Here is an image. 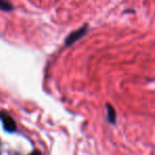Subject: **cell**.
Returning <instances> with one entry per match:
<instances>
[{
    "label": "cell",
    "mask_w": 155,
    "mask_h": 155,
    "mask_svg": "<svg viewBox=\"0 0 155 155\" xmlns=\"http://www.w3.org/2000/svg\"><path fill=\"white\" fill-rule=\"evenodd\" d=\"M106 112H107V119L110 123L116 122V112L110 104H106Z\"/></svg>",
    "instance_id": "cell-3"
},
{
    "label": "cell",
    "mask_w": 155,
    "mask_h": 155,
    "mask_svg": "<svg viewBox=\"0 0 155 155\" xmlns=\"http://www.w3.org/2000/svg\"><path fill=\"white\" fill-rule=\"evenodd\" d=\"M29 155H41V152H39L38 150H35V151H33L32 153H30Z\"/></svg>",
    "instance_id": "cell-5"
},
{
    "label": "cell",
    "mask_w": 155,
    "mask_h": 155,
    "mask_svg": "<svg viewBox=\"0 0 155 155\" xmlns=\"http://www.w3.org/2000/svg\"><path fill=\"white\" fill-rule=\"evenodd\" d=\"M0 10H2V11H12L13 5L7 0H0Z\"/></svg>",
    "instance_id": "cell-4"
},
{
    "label": "cell",
    "mask_w": 155,
    "mask_h": 155,
    "mask_svg": "<svg viewBox=\"0 0 155 155\" xmlns=\"http://www.w3.org/2000/svg\"><path fill=\"white\" fill-rule=\"evenodd\" d=\"M0 119L2 121L3 127L7 132L9 133H13L16 131V122L14 121V119L11 117V115L8 114L5 112H1L0 113Z\"/></svg>",
    "instance_id": "cell-1"
},
{
    "label": "cell",
    "mask_w": 155,
    "mask_h": 155,
    "mask_svg": "<svg viewBox=\"0 0 155 155\" xmlns=\"http://www.w3.org/2000/svg\"><path fill=\"white\" fill-rule=\"evenodd\" d=\"M86 32H87V26H84L81 29H79V30L72 32L66 38V41H65V45L70 46V45H72V44H74L77 41H79L80 38H82V37L86 34Z\"/></svg>",
    "instance_id": "cell-2"
}]
</instances>
